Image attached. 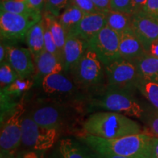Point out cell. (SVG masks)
Instances as JSON below:
<instances>
[{
    "instance_id": "6da1fadb",
    "label": "cell",
    "mask_w": 158,
    "mask_h": 158,
    "mask_svg": "<svg viewBox=\"0 0 158 158\" xmlns=\"http://www.w3.org/2000/svg\"><path fill=\"white\" fill-rule=\"evenodd\" d=\"M153 136L142 132L116 138H102L84 133L78 140L99 153L113 154L127 158H152Z\"/></svg>"
},
{
    "instance_id": "7a4b0ae2",
    "label": "cell",
    "mask_w": 158,
    "mask_h": 158,
    "mask_svg": "<svg viewBox=\"0 0 158 158\" xmlns=\"http://www.w3.org/2000/svg\"><path fill=\"white\" fill-rule=\"evenodd\" d=\"M84 133L102 138H116L143 132L141 126L124 114L99 111L91 114L83 124Z\"/></svg>"
},
{
    "instance_id": "3957f363",
    "label": "cell",
    "mask_w": 158,
    "mask_h": 158,
    "mask_svg": "<svg viewBox=\"0 0 158 158\" xmlns=\"http://www.w3.org/2000/svg\"><path fill=\"white\" fill-rule=\"evenodd\" d=\"M90 108L119 113L129 117L142 118L145 110L133 91L106 86L90 100Z\"/></svg>"
},
{
    "instance_id": "277c9868",
    "label": "cell",
    "mask_w": 158,
    "mask_h": 158,
    "mask_svg": "<svg viewBox=\"0 0 158 158\" xmlns=\"http://www.w3.org/2000/svg\"><path fill=\"white\" fill-rule=\"evenodd\" d=\"M68 73L77 86L83 90L96 92L102 88L106 78L104 64L89 47Z\"/></svg>"
},
{
    "instance_id": "5b68a950",
    "label": "cell",
    "mask_w": 158,
    "mask_h": 158,
    "mask_svg": "<svg viewBox=\"0 0 158 158\" xmlns=\"http://www.w3.org/2000/svg\"><path fill=\"white\" fill-rule=\"evenodd\" d=\"M59 136V131L57 129L43 127L27 113L23 115L21 144L27 149L45 152L54 147Z\"/></svg>"
},
{
    "instance_id": "8992f818",
    "label": "cell",
    "mask_w": 158,
    "mask_h": 158,
    "mask_svg": "<svg viewBox=\"0 0 158 158\" xmlns=\"http://www.w3.org/2000/svg\"><path fill=\"white\" fill-rule=\"evenodd\" d=\"M27 114L40 125L55 128L59 132L70 124L73 116L67 103L56 100L39 104L31 108Z\"/></svg>"
},
{
    "instance_id": "52a82bcc",
    "label": "cell",
    "mask_w": 158,
    "mask_h": 158,
    "mask_svg": "<svg viewBox=\"0 0 158 158\" xmlns=\"http://www.w3.org/2000/svg\"><path fill=\"white\" fill-rule=\"evenodd\" d=\"M43 19L39 12L29 14H17L0 11V35L1 40L17 41L25 40L28 31L32 26Z\"/></svg>"
},
{
    "instance_id": "ba28073f",
    "label": "cell",
    "mask_w": 158,
    "mask_h": 158,
    "mask_svg": "<svg viewBox=\"0 0 158 158\" xmlns=\"http://www.w3.org/2000/svg\"><path fill=\"white\" fill-rule=\"evenodd\" d=\"M107 86L133 91L141 78L133 61L119 58L105 66Z\"/></svg>"
},
{
    "instance_id": "9c48e42d",
    "label": "cell",
    "mask_w": 158,
    "mask_h": 158,
    "mask_svg": "<svg viewBox=\"0 0 158 158\" xmlns=\"http://www.w3.org/2000/svg\"><path fill=\"white\" fill-rule=\"evenodd\" d=\"M26 111L24 100L21 98L14 111L1 122V149L16 153L17 149L21 144L22 119Z\"/></svg>"
},
{
    "instance_id": "30bf717a",
    "label": "cell",
    "mask_w": 158,
    "mask_h": 158,
    "mask_svg": "<svg viewBox=\"0 0 158 158\" xmlns=\"http://www.w3.org/2000/svg\"><path fill=\"white\" fill-rule=\"evenodd\" d=\"M40 86L43 92L56 101L67 103L80 99V89L72 78L62 73L48 75L43 79Z\"/></svg>"
},
{
    "instance_id": "8fae6325",
    "label": "cell",
    "mask_w": 158,
    "mask_h": 158,
    "mask_svg": "<svg viewBox=\"0 0 158 158\" xmlns=\"http://www.w3.org/2000/svg\"><path fill=\"white\" fill-rule=\"evenodd\" d=\"M89 46L98 54L105 66L120 58L119 34L108 26L89 41Z\"/></svg>"
},
{
    "instance_id": "7c38bea8",
    "label": "cell",
    "mask_w": 158,
    "mask_h": 158,
    "mask_svg": "<svg viewBox=\"0 0 158 158\" xmlns=\"http://www.w3.org/2000/svg\"><path fill=\"white\" fill-rule=\"evenodd\" d=\"M6 60L14 69L19 78H29L35 73L36 66L29 48L7 44Z\"/></svg>"
},
{
    "instance_id": "4fadbf2b",
    "label": "cell",
    "mask_w": 158,
    "mask_h": 158,
    "mask_svg": "<svg viewBox=\"0 0 158 158\" xmlns=\"http://www.w3.org/2000/svg\"><path fill=\"white\" fill-rule=\"evenodd\" d=\"M132 29L147 51L150 44L158 38V18L143 11L134 13Z\"/></svg>"
},
{
    "instance_id": "5bb4252c",
    "label": "cell",
    "mask_w": 158,
    "mask_h": 158,
    "mask_svg": "<svg viewBox=\"0 0 158 158\" xmlns=\"http://www.w3.org/2000/svg\"><path fill=\"white\" fill-rule=\"evenodd\" d=\"M106 26V14L103 12L86 13L73 31V34L87 42Z\"/></svg>"
},
{
    "instance_id": "9a60e30c",
    "label": "cell",
    "mask_w": 158,
    "mask_h": 158,
    "mask_svg": "<svg viewBox=\"0 0 158 158\" xmlns=\"http://www.w3.org/2000/svg\"><path fill=\"white\" fill-rule=\"evenodd\" d=\"M89 43L73 34L67 35L64 52V72L68 73L84 56L89 48Z\"/></svg>"
},
{
    "instance_id": "2e32d148",
    "label": "cell",
    "mask_w": 158,
    "mask_h": 158,
    "mask_svg": "<svg viewBox=\"0 0 158 158\" xmlns=\"http://www.w3.org/2000/svg\"><path fill=\"white\" fill-rule=\"evenodd\" d=\"M34 60L36 66V71L33 76L35 84H40L43 79L48 75L64 72V65L59 57L45 50Z\"/></svg>"
},
{
    "instance_id": "e0dca14e",
    "label": "cell",
    "mask_w": 158,
    "mask_h": 158,
    "mask_svg": "<svg viewBox=\"0 0 158 158\" xmlns=\"http://www.w3.org/2000/svg\"><path fill=\"white\" fill-rule=\"evenodd\" d=\"M147 53L140 40L132 28L119 34L120 58L134 61Z\"/></svg>"
},
{
    "instance_id": "ac0fdd59",
    "label": "cell",
    "mask_w": 158,
    "mask_h": 158,
    "mask_svg": "<svg viewBox=\"0 0 158 158\" xmlns=\"http://www.w3.org/2000/svg\"><path fill=\"white\" fill-rule=\"evenodd\" d=\"M58 149L62 158H96V152L80 140L63 138Z\"/></svg>"
},
{
    "instance_id": "d6986e66",
    "label": "cell",
    "mask_w": 158,
    "mask_h": 158,
    "mask_svg": "<svg viewBox=\"0 0 158 158\" xmlns=\"http://www.w3.org/2000/svg\"><path fill=\"white\" fill-rule=\"evenodd\" d=\"M133 62L140 78L158 83V58L146 53Z\"/></svg>"
},
{
    "instance_id": "ffe728a7",
    "label": "cell",
    "mask_w": 158,
    "mask_h": 158,
    "mask_svg": "<svg viewBox=\"0 0 158 158\" xmlns=\"http://www.w3.org/2000/svg\"><path fill=\"white\" fill-rule=\"evenodd\" d=\"M25 40L34 59L45 50L44 25L43 20L31 27L26 35Z\"/></svg>"
},
{
    "instance_id": "44dd1931",
    "label": "cell",
    "mask_w": 158,
    "mask_h": 158,
    "mask_svg": "<svg viewBox=\"0 0 158 158\" xmlns=\"http://www.w3.org/2000/svg\"><path fill=\"white\" fill-rule=\"evenodd\" d=\"M43 19L48 26V28L54 37V42L56 43L63 62V52H64V48L67 38L66 31L61 23L59 22L58 18L55 17L54 15H51L47 12H43Z\"/></svg>"
},
{
    "instance_id": "7402d4cb",
    "label": "cell",
    "mask_w": 158,
    "mask_h": 158,
    "mask_svg": "<svg viewBox=\"0 0 158 158\" xmlns=\"http://www.w3.org/2000/svg\"><path fill=\"white\" fill-rule=\"evenodd\" d=\"M86 14V13L83 12L81 10L72 4H70L61 13L58 19L68 35L73 31L76 26Z\"/></svg>"
},
{
    "instance_id": "603a6c76",
    "label": "cell",
    "mask_w": 158,
    "mask_h": 158,
    "mask_svg": "<svg viewBox=\"0 0 158 158\" xmlns=\"http://www.w3.org/2000/svg\"><path fill=\"white\" fill-rule=\"evenodd\" d=\"M106 26L120 34L122 31L132 28L133 15L109 10L105 12Z\"/></svg>"
},
{
    "instance_id": "cb8c5ba5",
    "label": "cell",
    "mask_w": 158,
    "mask_h": 158,
    "mask_svg": "<svg viewBox=\"0 0 158 158\" xmlns=\"http://www.w3.org/2000/svg\"><path fill=\"white\" fill-rule=\"evenodd\" d=\"M35 85V81L33 76L27 78H18L15 81L8 86L2 88L0 94L16 100L18 98H21V95L24 94L27 91L32 88Z\"/></svg>"
},
{
    "instance_id": "d4e9b609",
    "label": "cell",
    "mask_w": 158,
    "mask_h": 158,
    "mask_svg": "<svg viewBox=\"0 0 158 158\" xmlns=\"http://www.w3.org/2000/svg\"><path fill=\"white\" fill-rule=\"evenodd\" d=\"M136 89L147 99L154 109L158 110V83L140 78Z\"/></svg>"
},
{
    "instance_id": "484cf974",
    "label": "cell",
    "mask_w": 158,
    "mask_h": 158,
    "mask_svg": "<svg viewBox=\"0 0 158 158\" xmlns=\"http://www.w3.org/2000/svg\"><path fill=\"white\" fill-rule=\"evenodd\" d=\"M0 9H1V11L17 13V14H29V13L37 12L31 9L27 2H20L15 0H1Z\"/></svg>"
},
{
    "instance_id": "4316f807",
    "label": "cell",
    "mask_w": 158,
    "mask_h": 158,
    "mask_svg": "<svg viewBox=\"0 0 158 158\" xmlns=\"http://www.w3.org/2000/svg\"><path fill=\"white\" fill-rule=\"evenodd\" d=\"M18 78L17 73L7 60L0 63V85L1 89L15 81Z\"/></svg>"
},
{
    "instance_id": "83f0119b",
    "label": "cell",
    "mask_w": 158,
    "mask_h": 158,
    "mask_svg": "<svg viewBox=\"0 0 158 158\" xmlns=\"http://www.w3.org/2000/svg\"><path fill=\"white\" fill-rule=\"evenodd\" d=\"M143 117L145 118L146 123L144 133L153 137H158V110L154 109L146 112Z\"/></svg>"
},
{
    "instance_id": "f1b7e54d",
    "label": "cell",
    "mask_w": 158,
    "mask_h": 158,
    "mask_svg": "<svg viewBox=\"0 0 158 158\" xmlns=\"http://www.w3.org/2000/svg\"><path fill=\"white\" fill-rule=\"evenodd\" d=\"M70 4V0H46L43 12L58 18Z\"/></svg>"
},
{
    "instance_id": "f546056e",
    "label": "cell",
    "mask_w": 158,
    "mask_h": 158,
    "mask_svg": "<svg viewBox=\"0 0 158 158\" xmlns=\"http://www.w3.org/2000/svg\"><path fill=\"white\" fill-rule=\"evenodd\" d=\"M43 20V25H44V37H45V50L48 51V52L51 53V54H54L55 56H58L59 59L62 62V59L61 57V55L59 54L58 48L56 43L54 42V37L52 36L50 29L48 28V26L46 22ZM63 63V62H62Z\"/></svg>"
},
{
    "instance_id": "4dcf8cb0",
    "label": "cell",
    "mask_w": 158,
    "mask_h": 158,
    "mask_svg": "<svg viewBox=\"0 0 158 158\" xmlns=\"http://www.w3.org/2000/svg\"><path fill=\"white\" fill-rule=\"evenodd\" d=\"M133 0H110V10L133 15Z\"/></svg>"
},
{
    "instance_id": "1f68e13d",
    "label": "cell",
    "mask_w": 158,
    "mask_h": 158,
    "mask_svg": "<svg viewBox=\"0 0 158 158\" xmlns=\"http://www.w3.org/2000/svg\"><path fill=\"white\" fill-rule=\"evenodd\" d=\"M70 4L81 10L85 13H93L101 12L97 8L92 0H70Z\"/></svg>"
},
{
    "instance_id": "d6a6232c",
    "label": "cell",
    "mask_w": 158,
    "mask_h": 158,
    "mask_svg": "<svg viewBox=\"0 0 158 158\" xmlns=\"http://www.w3.org/2000/svg\"><path fill=\"white\" fill-rule=\"evenodd\" d=\"M45 152L43 151H37L33 149H23L18 152L15 155L16 158H45Z\"/></svg>"
},
{
    "instance_id": "836d02e7",
    "label": "cell",
    "mask_w": 158,
    "mask_h": 158,
    "mask_svg": "<svg viewBox=\"0 0 158 158\" xmlns=\"http://www.w3.org/2000/svg\"><path fill=\"white\" fill-rule=\"evenodd\" d=\"M142 11L147 14L158 18V0H147Z\"/></svg>"
},
{
    "instance_id": "e575fe53",
    "label": "cell",
    "mask_w": 158,
    "mask_h": 158,
    "mask_svg": "<svg viewBox=\"0 0 158 158\" xmlns=\"http://www.w3.org/2000/svg\"><path fill=\"white\" fill-rule=\"evenodd\" d=\"M27 2L31 9L40 13H43L44 10L46 0H28Z\"/></svg>"
},
{
    "instance_id": "d590c367",
    "label": "cell",
    "mask_w": 158,
    "mask_h": 158,
    "mask_svg": "<svg viewBox=\"0 0 158 158\" xmlns=\"http://www.w3.org/2000/svg\"><path fill=\"white\" fill-rule=\"evenodd\" d=\"M92 1L100 11L105 13L110 10V0H92Z\"/></svg>"
},
{
    "instance_id": "8d00e7d4",
    "label": "cell",
    "mask_w": 158,
    "mask_h": 158,
    "mask_svg": "<svg viewBox=\"0 0 158 158\" xmlns=\"http://www.w3.org/2000/svg\"><path fill=\"white\" fill-rule=\"evenodd\" d=\"M147 54L158 58V38L154 40L149 45L147 51Z\"/></svg>"
},
{
    "instance_id": "74e56055",
    "label": "cell",
    "mask_w": 158,
    "mask_h": 158,
    "mask_svg": "<svg viewBox=\"0 0 158 158\" xmlns=\"http://www.w3.org/2000/svg\"><path fill=\"white\" fill-rule=\"evenodd\" d=\"M147 0H133V14L142 11L143 8V6L145 5Z\"/></svg>"
},
{
    "instance_id": "f35d334b",
    "label": "cell",
    "mask_w": 158,
    "mask_h": 158,
    "mask_svg": "<svg viewBox=\"0 0 158 158\" xmlns=\"http://www.w3.org/2000/svg\"><path fill=\"white\" fill-rule=\"evenodd\" d=\"M152 158H158V137L152 140Z\"/></svg>"
},
{
    "instance_id": "ab89813d",
    "label": "cell",
    "mask_w": 158,
    "mask_h": 158,
    "mask_svg": "<svg viewBox=\"0 0 158 158\" xmlns=\"http://www.w3.org/2000/svg\"><path fill=\"white\" fill-rule=\"evenodd\" d=\"M7 57V44H6L5 40H1V43H0V63L6 60Z\"/></svg>"
},
{
    "instance_id": "60d3db41",
    "label": "cell",
    "mask_w": 158,
    "mask_h": 158,
    "mask_svg": "<svg viewBox=\"0 0 158 158\" xmlns=\"http://www.w3.org/2000/svg\"><path fill=\"white\" fill-rule=\"evenodd\" d=\"M96 158H127L122 156L113 155V154H107V153H99L96 152Z\"/></svg>"
},
{
    "instance_id": "b9f144b4",
    "label": "cell",
    "mask_w": 158,
    "mask_h": 158,
    "mask_svg": "<svg viewBox=\"0 0 158 158\" xmlns=\"http://www.w3.org/2000/svg\"><path fill=\"white\" fill-rule=\"evenodd\" d=\"M16 153L1 149V151H0V158H16L15 157Z\"/></svg>"
},
{
    "instance_id": "7bdbcfd3",
    "label": "cell",
    "mask_w": 158,
    "mask_h": 158,
    "mask_svg": "<svg viewBox=\"0 0 158 158\" xmlns=\"http://www.w3.org/2000/svg\"><path fill=\"white\" fill-rule=\"evenodd\" d=\"M49 158H62V155H61L60 152H59L58 148H57V149L55 150L54 152L52 153V155H51V157Z\"/></svg>"
},
{
    "instance_id": "ee69618b",
    "label": "cell",
    "mask_w": 158,
    "mask_h": 158,
    "mask_svg": "<svg viewBox=\"0 0 158 158\" xmlns=\"http://www.w3.org/2000/svg\"><path fill=\"white\" fill-rule=\"evenodd\" d=\"M16 2H27L28 0H15Z\"/></svg>"
}]
</instances>
